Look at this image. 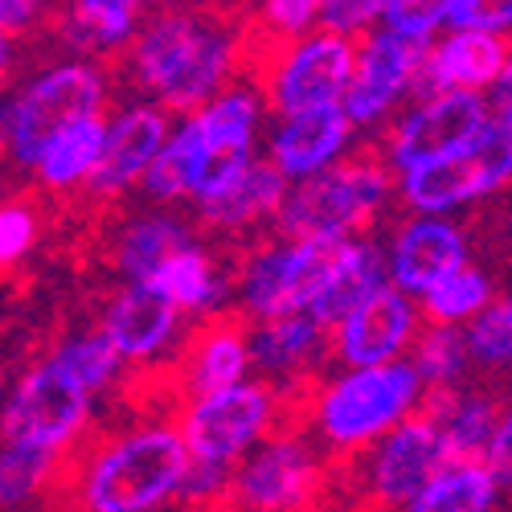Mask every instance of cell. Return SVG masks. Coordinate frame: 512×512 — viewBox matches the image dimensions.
Here are the masks:
<instances>
[{
    "label": "cell",
    "instance_id": "obj_1",
    "mask_svg": "<svg viewBox=\"0 0 512 512\" xmlns=\"http://www.w3.org/2000/svg\"><path fill=\"white\" fill-rule=\"evenodd\" d=\"M193 455L181 426H132L95 435L62 455L54 476V512H156L177 500L189 480Z\"/></svg>",
    "mask_w": 512,
    "mask_h": 512
},
{
    "label": "cell",
    "instance_id": "obj_19",
    "mask_svg": "<svg viewBox=\"0 0 512 512\" xmlns=\"http://www.w3.org/2000/svg\"><path fill=\"white\" fill-rule=\"evenodd\" d=\"M177 328V308L152 283H127L103 312V336L123 361L156 357Z\"/></svg>",
    "mask_w": 512,
    "mask_h": 512
},
{
    "label": "cell",
    "instance_id": "obj_20",
    "mask_svg": "<svg viewBox=\"0 0 512 512\" xmlns=\"http://www.w3.org/2000/svg\"><path fill=\"white\" fill-rule=\"evenodd\" d=\"M349 136H353V119L345 115V107L295 115L271 136V164L287 181H312L324 168H332V160L345 152Z\"/></svg>",
    "mask_w": 512,
    "mask_h": 512
},
{
    "label": "cell",
    "instance_id": "obj_10",
    "mask_svg": "<svg viewBox=\"0 0 512 512\" xmlns=\"http://www.w3.org/2000/svg\"><path fill=\"white\" fill-rule=\"evenodd\" d=\"M87 422H91V394H82L50 357L33 365L13 386L5 414H0V435L13 447L66 455L78 443V435L87 431Z\"/></svg>",
    "mask_w": 512,
    "mask_h": 512
},
{
    "label": "cell",
    "instance_id": "obj_37",
    "mask_svg": "<svg viewBox=\"0 0 512 512\" xmlns=\"http://www.w3.org/2000/svg\"><path fill=\"white\" fill-rule=\"evenodd\" d=\"M443 25L455 33H500L512 29V0H443Z\"/></svg>",
    "mask_w": 512,
    "mask_h": 512
},
{
    "label": "cell",
    "instance_id": "obj_14",
    "mask_svg": "<svg viewBox=\"0 0 512 512\" xmlns=\"http://www.w3.org/2000/svg\"><path fill=\"white\" fill-rule=\"evenodd\" d=\"M426 54H431V46L394 37L386 29L369 33L361 41V50H357V74H353V87L345 95V115L361 127H373L414 87Z\"/></svg>",
    "mask_w": 512,
    "mask_h": 512
},
{
    "label": "cell",
    "instance_id": "obj_31",
    "mask_svg": "<svg viewBox=\"0 0 512 512\" xmlns=\"http://www.w3.org/2000/svg\"><path fill=\"white\" fill-rule=\"evenodd\" d=\"M58 467H62V455L5 443L0 447V508H17L33 496H46L54 488Z\"/></svg>",
    "mask_w": 512,
    "mask_h": 512
},
{
    "label": "cell",
    "instance_id": "obj_15",
    "mask_svg": "<svg viewBox=\"0 0 512 512\" xmlns=\"http://www.w3.org/2000/svg\"><path fill=\"white\" fill-rule=\"evenodd\" d=\"M168 144V111L156 103H136L119 111L107 123V144H103V160L95 168V177L87 185V193L95 201H111L119 193H127L140 177H148V168L156 164V156Z\"/></svg>",
    "mask_w": 512,
    "mask_h": 512
},
{
    "label": "cell",
    "instance_id": "obj_16",
    "mask_svg": "<svg viewBox=\"0 0 512 512\" xmlns=\"http://www.w3.org/2000/svg\"><path fill=\"white\" fill-rule=\"evenodd\" d=\"M246 369H250V328H246V316H234V312H222L205 320L181 353V365L173 369L181 390L189 402L205 398V394H218V390H230L238 381H246Z\"/></svg>",
    "mask_w": 512,
    "mask_h": 512
},
{
    "label": "cell",
    "instance_id": "obj_26",
    "mask_svg": "<svg viewBox=\"0 0 512 512\" xmlns=\"http://www.w3.org/2000/svg\"><path fill=\"white\" fill-rule=\"evenodd\" d=\"M103 144H107L103 115L78 119V123L62 127V132L46 144L41 160H37V181L46 189H54V193H66L74 185H91L95 168L103 160Z\"/></svg>",
    "mask_w": 512,
    "mask_h": 512
},
{
    "label": "cell",
    "instance_id": "obj_11",
    "mask_svg": "<svg viewBox=\"0 0 512 512\" xmlns=\"http://www.w3.org/2000/svg\"><path fill=\"white\" fill-rule=\"evenodd\" d=\"M508 181H512V132L492 123L472 148L406 173L402 201L410 209H418L422 218H439L443 209L488 197V193L504 189Z\"/></svg>",
    "mask_w": 512,
    "mask_h": 512
},
{
    "label": "cell",
    "instance_id": "obj_34",
    "mask_svg": "<svg viewBox=\"0 0 512 512\" xmlns=\"http://www.w3.org/2000/svg\"><path fill=\"white\" fill-rule=\"evenodd\" d=\"M193 119L201 123V136H205L209 148H222V144L250 148L254 123H259V99H254L246 87H230L226 95H218L209 107H201Z\"/></svg>",
    "mask_w": 512,
    "mask_h": 512
},
{
    "label": "cell",
    "instance_id": "obj_32",
    "mask_svg": "<svg viewBox=\"0 0 512 512\" xmlns=\"http://www.w3.org/2000/svg\"><path fill=\"white\" fill-rule=\"evenodd\" d=\"M492 304V279L476 267H463L455 275H447L435 291L422 295V312L431 324L455 328L459 320H472Z\"/></svg>",
    "mask_w": 512,
    "mask_h": 512
},
{
    "label": "cell",
    "instance_id": "obj_33",
    "mask_svg": "<svg viewBox=\"0 0 512 512\" xmlns=\"http://www.w3.org/2000/svg\"><path fill=\"white\" fill-rule=\"evenodd\" d=\"M119 353L111 349V340L103 332H82V336H70L66 345H58L54 353V365L74 381L82 394H99L107 390L111 381L119 377Z\"/></svg>",
    "mask_w": 512,
    "mask_h": 512
},
{
    "label": "cell",
    "instance_id": "obj_4",
    "mask_svg": "<svg viewBox=\"0 0 512 512\" xmlns=\"http://www.w3.org/2000/svg\"><path fill=\"white\" fill-rule=\"evenodd\" d=\"M394 181L390 164L373 152H357L324 168L320 177L300 181L279 209V238L312 242V238H349L353 230L373 226L377 209L386 205Z\"/></svg>",
    "mask_w": 512,
    "mask_h": 512
},
{
    "label": "cell",
    "instance_id": "obj_18",
    "mask_svg": "<svg viewBox=\"0 0 512 512\" xmlns=\"http://www.w3.org/2000/svg\"><path fill=\"white\" fill-rule=\"evenodd\" d=\"M512 58V46L500 33H451L439 46H431L426 54L414 87L435 99L447 91H480V87H496V78L504 74Z\"/></svg>",
    "mask_w": 512,
    "mask_h": 512
},
{
    "label": "cell",
    "instance_id": "obj_17",
    "mask_svg": "<svg viewBox=\"0 0 512 512\" xmlns=\"http://www.w3.org/2000/svg\"><path fill=\"white\" fill-rule=\"evenodd\" d=\"M467 267V238L443 218H414L394 234L390 279L406 295L435 291L447 275Z\"/></svg>",
    "mask_w": 512,
    "mask_h": 512
},
{
    "label": "cell",
    "instance_id": "obj_24",
    "mask_svg": "<svg viewBox=\"0 0 512 512\" xmlns=\"http://www.w3.org/2000/svg\"><path fill=\"white\" fill-rule=\"evenodd\" d=\"M148 9L136 0H78L66 9H50L54 29L74 50H115L123 41H136Z\"/></svg>",
    "mask_w": 512,
    "mask_h": 512
},
{
    "label": "cell",
    "instance_id": "obj_13",
    "mask_svg": "<svg viewBox=\"0 0 512 512\" xmlns=\"http://www.w3.org/2000/svg\"><path fill=\"white\" fill-rule=\"evenodd\" d=\"M414 336H418L414 300L398 287H386L369 304H361L345 324L332 328L328 353L349 369H377V365H394V357L406 345H414Z\"/></svg>",
    "mask_w": 512,
    "mask_h": 512
},
{
    "label": "cell",
    "instance_id": "obj_2",
    "mask_svg": "<svg viewBox=\"0 0 512 512\" xmlns=\"http://www.w3.org/2000/svg\"><path fill=\"white\" fill-rule=\"evenodd\" d=\"M246 17L222 21L218 9H152L123 62L164 111H193L238 70Z\"/></svg>",
    "mask_w": 512,
    "mask_h": 512
},
{
    "label": "cell",
    "instance_id": "obj_42",
    "mask_svg": "<svg viewBox=\"0 0 512 512\" xmlns=\"http://www.w3.org/2000/svg\"><path fill=\"white\" fill-rule=\"evenodd\" d=\"M492 123H500V127L512 132V58H508L504 74L496 78V87H492Z\"/></svg>",
    "mask_w": 512,
    "mask_h": 512
},
{
    "label": "cell",
    "instance_id": "obj_29",
    "mask_svg": "<svg viewBox=\"0 0 512 512\" xmlns=\"http://www.w3.org/2000/svg\"><path fill=\"white\" fill-rule=\"evenodd\" d=\"M205 152V136H201V123L197 119H185L177 127V136H168L164 152L156 156V164L148 168L144 177V189L148 197L156 201H177V197H189V181H193V168Z\"/></svg>",
    "mask_w": 512,
    "mask_h": 512
},
{
    "label": "cell",
    "instance_id": "obj_23",
    "mask_svg": "<svg viewBox=\"0 0 512 512\" xmlns=\"http://www.w3.org/2000/svg\"><path fill=\"white\" fill-rule=\"evenodd\" d=\"M283 201H287V177L271 160H254L250 173L238 181V189L230 197L201 209V226H205V234H222L230 242H242L246 230L263 226L267 218L279 222Z\"/></svg>",
    "mask_w": 512,
    "mask_h": 512
},
{
    "label": "cell",
    "instance_id": "obj_12",
    "mask_svg": "<svg viewBox=\"0 0 512 512\" xmlns=\"http://www.w3.org/2000/svg\"><path fill=\"white\" fill-rule=\"evenodd\" d=\"M492 127V107L472 91H447L422 99L410 115L398 119L390 136V164L402 168V177L435 160H447L463 148H472Z\"/></svg>",
    "mask_w": 512,
    "mask_h": 512
},
{
    "label": "cell",
    "instance_id": "obj_35",
    "mask_svg": "<svg viewBox=\"0 0 512 512\" xmlns=\"http://www.w3.org/2000/svg\"><path fill=\"white\" fill-rule=\"evenodd\" d=\"M467 353L480 365H508L512 361V295L488 304L472 328H467Z\"/></svg>",
    "mask_w": 512,
    "mask_h": 512
},
{
    "label": "cell",
    "instance_id": "obj_27",
    "mask_svg": "<svg viewBox=\"0 0 512 512\" xmlns=\"http://www.w3.org/2000/svg\"><path fill=\"white\" fill-rule=\"evenodd\" d=\"M500 480L488 463H451L418 492L406 512H492Z\"/></svg>",
    "mask_w": 512,
    "mask_h": 512
},
{
    "label": "cell",
    "instance_id": "obj_38",
    "mask_svg": "<svg viewBox=\"0 0 512 512\" xmlns=\"http://www.w3.org/2000/svg\"><path fill=\"white\" fill-rule=\"evenodd\" d=\"M37 242V213L25 201L0 205V267H13Z\"/></svg>",
    "mask_w": 512,
    "mask_h": 512
},
{
    "label": "cell",
    "instance_id": "obj_8",
    "mask_svg": "<svg viewBox=\"0 0 512 512\" xmlns=\"http://www.w3.org/2000/svg\"><path fill=\"white\" fill-rule=\"evenodd\" d=\"M357 50H361L357 41L324 33V29L287 46L259 74L267 107L279 111L283 119L340 107V99L349 95L353 74H357Z\"/></svg>",
    "mask_w": 512,
    "mask_h": 512
},
{
    "label": "cell",
    "instance_id": "obj_30",
    "mask_svg": "<svg viewBox=\"0 0 512 512\" xmlns=\"http://www.w3.org/2000/svg\"><path fill=\"white\" fill-rule=\"evenodd\" d=\"M467 361V332L459 328H443V324H426L414 336V373L418 381H426V390H455V381L463 377Z\"/></svg>",
    "mask_w": 512,
    "mask_h": 512
},
{
    "label": "cell",
    "instance_id": "obj_40",
    "mask_svg": "<svg viewBox=\"0 0 512 512\" xmlns=\"http://www.w3.org/2000/svg\"><path fill=\"white\" fill-rule=\"evenodd\" d=\"M488 467H492V476L512 484V410L500 418L496 426V435H492V447H488Z\"/></svg>",
    "mask_w": 512,
    "mask_h": 512
},
{
    "label": "cell",
    "instance_id": "obj_22",
    "mask_svg": "<svg viewBox=\"0 0 512 512\" xmlns=\"http://www.w3.org/2000/svg\"><path fill=\"white\" fill-rule=\"evenodd\" d=\"M324 340L328 332L308 312L263 320L259 328H250V361L263 369V381L283 377V386H295V381H308V369H316Z\"/></svg>",
    "mask_w": 512,
    "mask_h": 512
},
{
    "label": "cell",
    "instance_id": "obj_9",
    "mask_svg": "<svg viewBox=\"0 0 512 512\" xmlns=\"http://www.w3.org/2000/svg\"><path fill=\"white\" fill-rule=\"evenodd\" d=\"M443 467H447V451L439 426L422 410H414L377 447H369L353 512H406Z\"/></svg>",
    "mask_w": 512,
    "mask_h": 512
},
{
    "label": "cell",
    "instance_id": "obj_41",
    "mask_svg": "<svg viewBox=\"0 0 512 512\" xmlns=\"http://www.w3.org/2000/svg\"><path fill=\"white\" fill-rule=\"evenodd\" d=\"M46 13L41 5H33V0H0V33L13 37V33H25L37 25V17Z\"/></svg>",
    "mask_w": 512,
    "mask_h": 512
},
{
    "label": "cell",
    "instance_id": "obj_39",
    "mask_svg": "<svg viewBox=\"0 0 512 512\" xmlns=\"http://www.w3.org/2000/svg\"><path fill=\"white\" fill-rule=\"evenodd\" d=\"M373 21H381V5H377V0H324V5H320L324 33L349 37V41H353V33H365Z\"/></svg>",
    "mask_w": 512,
    "mask_h": 512
},
{
    "label": "cell",
    "instance_id": "obj_7",
    "mask_svg": "<svg viewBox=\"0 0 512 512\" xmlns=\"http://www.w3.org/2000/svg\"><path fill=\"white\" fill-rule=\"evenodd\" d=\"M279 426V386L275 381H238L230 390L205 394L185 406L181 435L193 463L238 467L242 455L275 435Z\"/></svg>",
    "mask_w": 512,
    "mask_h": 512
},
{
    "label": "cell",
    "instance_id": "obj_43",
    "mask_svg": "<svg viewBox=\"0 0 512 512\" xmlns=\"http://www.w3.org/2000/svg\"><path fill=\"white\" fill-rule=\"evenodd\" d=\"M13 62H17V46H13V37L0 33V87H5V82H9Z\"/></svg>",
    "mask_w": 512,
    "mask_h": 512
},
{
    "label": "cell",
    "instance_id": "obj_5",
    "mask_svg": "<svg viewBox=\"0 0 512 512\" xmlns=\"http://www.w3.org/2000/svg\"><path fill=\"white\" fill-rule=\"evenodd\" d=\"M332 504V476L304 435H271L254 447L209 512H320Z\"/></svg>",
    "mask_w": 512,
    "mask_h": 512
},
{
    "label": "cell",
    "instance_id": "obj_6",
    "mask_svg": "<svg viewBox=\"0 0 512 512\" xmlns=\"http://www.w3.org/2000/svg\"><path fill=\"white\" fill-rule=\"evenodd\" d=\"M103 103H107L103 74L87 62H62L54 70H41L17 91V99H9V107L0 111V140H5L17 164L37 168L41 152L62 127L103 115Z\"/></svg>",
    "mask_w": 512,
    "mask_h": 512
},
{
    "label": "cell",
    "instance_id": "obj_21",
    "mask_svg": "<svg viewBox=\"0 0 512 512\" xmlns=\"http://www.w3.org/2000/svg\"><path fill=\"white\" fill-rule=\"evenodd\" d=\"M390 254L381 250L377 242H361V238H349L345 246V259L332 271L328 287L320 291V300L312 304V320L328 332L336 324H345L361 304H369L377 291H386L390 283Z\"/></svg>",
    "mask_w": 512,
    "mask_h": 512
},
{
    "label": "cell",
    "instance_id": "obj_25",
    "mask_svg": "<svg viewBox=\"0 0 512 512\" xmlns=\"http://www.w3.org/2000/svg\"><path fill=\"white\" fill-rule=\"evenodd\" d=\"M185 246H193L189 226H181L168 213H140L119 234H115V267L132 279V283H148L173 254H181Z\"/></svg>",
    "mask_w": 512,
    "mask_h": 512
},
{
    "label": "cell",
    "instance_id": "obj_36",
    "mask_svg": "<svg viewBox=\"0 0 512 512\" xmlns=\"http://www.w3.org/2000/svg\"><path fill=\"white\" fill-rule=\"evenodd\" d=\"M439 25H443V5H435V0H386L381 5V29L418 41V46H431Z\"/></svg>",
    "mask_w": 512,
    "mask_h": 512
},
{
    "label": "cell",
    "instance_id": "obj_28",
    "mask_svg": "<svg viewBox=\"0 0 512 512\" xmlns=\"http://www.w3.org/2000/svg\"><path fill=\"white\" fill-rule=\"evenodd\" d=\"M148 283L164 291L177 312H201L209 304H218L226 291V279L218 275V267H213V259L201 246H185L181 254H173Z\"/></svg>",
    "mask_w": 512,
    "mask_h": 512
},
{
    "label": "cell",
    "instance_id": "obj_3",
    "mask_svg": "<svg viewBox=\"0 0 512 512\" xmlns=\"http://www.w3.org/2000/svg\"><path fill=\"white\" fill-rule=\"evenodd\" d=\"M422 398V381L414 365H377V369H349L332 377L328 386L312 390L308 418L332 455L353 459L373 439H386L398 422L414 414Z\"/></svg>",
    "mask_w": 512,
    "mask_h": 512
}]
</instances>
